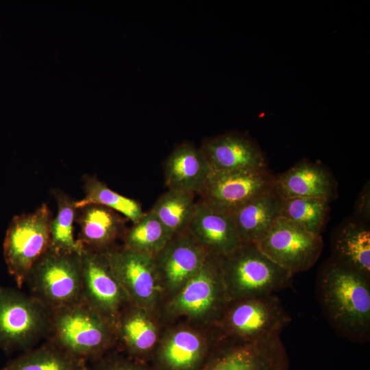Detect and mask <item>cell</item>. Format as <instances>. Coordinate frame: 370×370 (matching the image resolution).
<instances>
[{
    "mask_svg": "<svg viewBox=\"0 0 370 370\" xmlns=\"http://www.w3.org/2000/svg\"><path fill=\"white\" fill-rule=\"evenodd\" d=\"M319 300L328 323L343 338L366 343L370 337V277L331 259L317 279Z\"/></svg>",
    "mask_w": 370,
    "mask_h": 370,
    "instance_id": "1",
    "label": "cell"
},
{
    "mask_svg": "<svg viewBox=\"0 0 370 370\" xmlns=\"http://www.w3.org/2000/svg\"><path fill=\"white\" fill-rule=\"evenodd\" d=\"M47 339L91 362L106 355L117 341L115 327L83 300L51 310Z\"/></svg>",
    "mask_w": 370,
    "mask_h": 370,
    "instance_id": "2",
    "label": "cell"
},
{
    "mask_svg": "<svg viewBox=\"0 0 370 370\" xmlns=\"http://www.w3.org/2000/svg\"><path fill=\"white\" fill-rule=\"evenodd\" d=\"M228 302L275 294L291 285L293 275L265 256L255 243H241L220 257Z\"/></svg>",
    "mask_w": 370,
    "mask_h": 370,
    "instance_id": "3",
    "label": "cell"
},
{
    "mask_svg": "<svg viewBox=\"0 0 370 370\" xmlns=\"http://www.w3.org/2000/svg\"><path fill=\"white\" fill-rule=\"evenodd\" d=\"M51 309L34 296L0 286V349L6 354L32 349L47 338Z\"/></svg>",
    "mask_w": 370,
    "mask_h": 370,
    "instance_id": "4",
    "label": "cell"
},
{
    "mask_svg": "<svg viewBox=\"0 0 370 370\" xmlns=\"http://www.w3.org/2000/svg\"><path fill=\"white\" fill-rule=\"evenodd\" d=\"M25 284L49 309L82 301V254L49 249L32 268Z\"/></svg>",
    "mask_w": 370,
    "mask_h": 370,
    "instance_id": "5",
    "label": "cell"
},
{
    "mask_svg": "<svg viewBox=\"0 0 370 370\" xmlns=\"http://www.w3.org/2000/svg\"><path fill=\"white\" fill-rule=\"evenodd\" d=\"M51 221L49 208L43 204L33 212L14 216L9 223L3 254L8 271L19 289L49 248Z\"/></svg>",
    "mask_w": 370,
    "mask_h": 370,
    "instance_id": "6",
    "label": "cell"
},
{
    "mask_svg": "<svg viewBox=\"0 0 370 370\" xmlns=\"http://www.w3.org/2000/svg\"><path fill=\"white\" fill-rule=\"evenodd\" d=\"M228 303L220 257L208 254L198 272L171 297L166 313L216 325Z\"/></svg>",
    "mask_w": 370,
    "mask_h": 370,
    "instance_id": "7",
    "label": "cell"
},
{
    "mask_svg": "<svg viewBox=\"0 0 370 370\" xmlns=\"http://www.w3.org/2000/svg\"><path fill=\"white\" fill-rule=\"evenodd\" d=\"M291 317L275 294L229 302L215 325L222 338L251 341L280 334Z\"/></svg>",
    "mask_w": 370,
    "mask_h": 370,
    "instance_id": "8",
    "label": "cell"
},
{
    "mask_svg": "<svg viewBox=\"0 0 370 370\" xmlns=\"http://www.w3.org/2000/svg\"><path fill=\"white\" fill-rule=\"evenodd\" d=\"M199 370H289L280 334L251 341L221 338Z\"/></svg>",
    "mask_w": 370,
    "mask_h": 370,
    "instance_id": "9",
    "label": "cell"
},
{
    "mask_svg": "<svg viewBox=\"0 0 370 370\" xmlns=\"http://www.w3.org/2000/svg\"><path fill=\"white\" fill-rule=\"evenodd\" d=\"M255 244L265 256L293 275L311 268L323 248L321 235L282 217Z\"/></svg>",
    "mask_w": 370,
    "mask_h": 370,
    "instance_id": "10",
    "label": "cell"
},
{
    "mask_svg": "<svg viewBox=\"0 0 370 370\" xmlns=\"http://www.w3.org/2000/svg\"><path fill=\"white\" fill-rule=\"evenodd\" d=\"M103 253L129 304L152 311L162 292L154 257L123 245Z\"/></svg>",
    "mask_w": 370,
    "mask_h": 370,
    "instance_id": "11",
    "label": "cell"
},
{
    "mask_svg": "<svg viewBox=\"0 0 370 370\" xmlns=\"http://www.w3.org/2000/svg\"><path fill=\"white\" fill-rule=\"evenodd\" d=\"M274 176L267 168L212 173L198 194L201 201L232 213L251 199L273 190Z\"/></svg>",
    "mask_w": 370,
    "mask_h": 370,
    "instance_id": "12",
    "label": "cell"
},
{
    "mask_svg": "<svg viewBox=\"0 0 370 370\" xmlns=\"http://www.w3.org/2000/svg\"><path fill=\"white\" fill-rule=\"evenodd\" d=\"M82 266V300L115 327L121 310L129 302L105 254L84 249Z\"/></svg>",
    "mask_w": 370,
    "mask_h": 370,
    "instance_id": "13",
    "label": "cell"
},
{
    "mask_svg": "<svg viewBox=\"0 0 370 370\" xmlns=\"http://www.w3.org/2000/svg\"><path fill=\"white\" fill-rule=\"evenodd\" d=\"M208 255L188 229L172 236L154 256L162 291L175 295L198 272Z\"/></svg>",
    "mask_w": 370,
    "mask_h": 370,
    "instance_id": "14",
    "label": "cell"
},
{
    "mask_svg": "<svg viewBox=\"0 0 370 370\" xmlns=\"http://www.w3.org/2000/svg\"><path fill=\"white\" fill-rule=\"evenodd\" d=\"M200 150L212 173L256 170L267 168L262 151L248 136L229 132L203 140Z\"/></svg>",
    "mask_w": 370,
    "mask_h": 370,
    "instance_id": "15",
    "label": "cell"
},
{
    "mask_svg": "<svg viewBox=\"0 0 370 370\" xmlns=\"http://www.w3.org/2000/svg\"><path fill=\"white\" fill-rule=\"evenodd\" d=\"M220 338L208 340L189 328L170 332L155 349L153 370H199Z\"/></svg>",
    "mask_w": 370,
    "mask_h": 370,
    "instance_id": "16",
    "label": "cell"
},
{
    "mask_svg": "<svg viewBox=\"0 0 370 370\" xmlns=\"http://www.w3.org/2000/svg\"><path fill=\"white\" fill-rule=\"evenodd\" d=\"M188 230L208 254L216 257L229 255L241 244L232 214L201 200L197 202Z\"/></svg>",
    "mask_w": 370,
    "mask_h": 370,
    "instance_id": "17",
    "label": "cell"
},
{
    "mask_svg": "<svg viewBox=\"0 0 370 370\" xmlns=\"http://www.w3.org/2000/svg\"><path fill=\"white\" fill-rule=\"evenodd\" d=\"M273 190L282 199L308 197L330 201L337 195V183L323 164L306 160L274 176Z\"/></svg>",
    "mask_w": 370,
    "mask_h": 370,
    "instance_id": "18",
    "label": "cell"
},
{
    "mask_svg": "<svg viewBox=\"0 0 370 370\" xmlns=\"http://www.w3.org/2000/svg\"><path fill=\"white\" fill-rule=\"evenodd\" d=\"M164 177L168 189L199 194L212 173L199 148L184 142L175 147L164 162Z\"/></svg>",
    "mask_w": 370,
    "mask_h": 370,
    "instance_id": "19",
    "label": "cell"
},
{
    "mask_svg": "<svg viewBox=\"0 0 370 370\" xmlns=\"http://www.w3.org/2000/svg\"><path fill=\"white\" fill-rule=\"evenodd\" d=\"M77 242L84 249L104 252L114 246L126 231L125 217L107 207L88 205L81 208Z\"/></svg>",
    "mask_w": 370,
    "mask_h": 370,
    "instance_id": "20",
    "label": "cell"
},
{
    "mask_svg": "<svg viewBox=\"0 0 370 370\" xmlns=\"http://www.w3.org/2000/svg\"><path fill=\"white\" fill-rule=\"evenodd\" d=\"M115 330L116 340L120 339L129 357L145 363L158 342V330L147 312L127 304L118 317Z\"/></svg>",
    "mask_w": 370,
    "mask_h": 370,
    "instance_id": "21",
    "label": "cell"
},
{
    "mask_svg": "<svg viewBox=\"0 0 370 370\" xmlns=\"http://www.w3.org/2000/svg\"><path fill=\"white\" fill-rule=\"evenodd\" d=\"M282 199L274 192L264 193L231 214L241 243H256L280 217Z\"/></svg>",
    "mask_w": 370,
    "mask_h": 370,
    "instance_id": "22",
    "label": "cell"
},
{
    "mask_svg": "<svg viewBox=\"0 0 370 370\" xmlns=\"http://www.w3.org/2000/svg\"><path fill=\"white\" fill-rule=\"evenodd\" d=\"M332 260L370 277V231L367 224L349 222L332 240Z\"/></svg>",
    "mask_w": 370,
    "mask_h": 370,
    "instance_id": "23",
    "label": "cell"
},
{
    "mask_svg": "<svg viewBox=\"0 0 370 370\" xmlns=\"http://www.w3.org/2000/svg\"><path fill=\"white\" fill-rule=\"evenodd\" d=\"M0 370H90V367L86 360L47 341L9 360Z\"/></svg>",
    "mask_w": 370,
    "mask_h": 370,
    "instance_id": "24",
    "label": "cell"
},
{
    "mask_svg": "<svg viewBox=\"0 0 370 370\" xmlns=\"http://www.w3.org/2000/svg\"><path fill=\"white\" fill-rule=\"evenodd\" d=\"M195 195L168 189L158 198L151 210L173 236L188 229L197 208Z\"/></svg>",
    "mask_w": 370,
    "mask_h": 370,
    "instance_id": "25",
    "label": "cell"
},
{
    "mask_svg": "<svg viewBox=\"0 0 370 370\" xmlns=\"http://www.w3.org/2000/svg\"><path fill=\"white\" fill-rule=\"evenodd\" d=\"M84 191V197L75 201L76 209L88 205L105 206L119 213L133 223L137 222L145 213L139 202L117 193L96 177H88L86 179Z\"/></svg>",
    "mask_w": 370,
    "mask_h": 370,
    "instance_id": "26",
    "label": "cell"
},
{
    "mask_svg": "<svg viewBox=\"0 0 370 370\" xmlns=\"http://www.w3.org/2000/svg\"><path fill=\"white\" fill-rule=\"evenodd\" d=\"M172 236L150 210L126 230L123 237V246L154 257Z\"/></svg>",
    "mask_w": 370,
    "mask_h": 370,
    "instance_id": "27",
    "label": "cell"
},
{
    "mask_svg": "<svg viewBox=\"0 0 370 370\" xmlns=\"http://www.w3.org/2000/svg\"><path fill=\"white\" fill-rule=\"evenodd\" d=\"M330 201L319 198L282 199L280 217L317 235H321L329 218Z\"/></svg>",
    "mask_w": 370,
    "mask_h": 370,
    "instance_id": "28",
    "label": "cell"
},
{
    "mask_svg": "<svg viewBox=\"0 0 370 370\" xmlns=\"http://www.w3.org/2000/svg\"><path fill=\"white\" fill-rule=\"evenodd\" d=\"M58 213L50 224V249L82 254V246L75 240L73 223L75 214V201L65 195H58Z\"/></svg>",
    "mask_w": 370,
    "mask_h": 370,
    "instance_id": "29",
    "label": "cell"
},
{
    "mask_svg": "<svg viewBox=\"0 0 370 370\" xmlns=\"http://www.w3.org/2000/svg\"><path fill=\"white\" fill-rule=\"evenodd\" d=\"M92 362L90 370H153L145 362L118 354H106Z\"/></svg>",
    "mask_w": 370,
    "mask_h": 370,
    "instance_id": "30",
    "label": "cell"
},
{
    "mask_svg": "<svg viewBox=\"0 0 370 370\" xmlns=\"http://www.w3.org/2000/svg\"><path fill=\"white\" fill-rule=\"evenodd\" d=\"M357 214L362 219H369V184H366L360 194L356 203Z\"/></svg>",
    "mask_w": 370,
    "mask_h": 370,
    "instance_id": "31",
    "label": "cell"
}]
</instances>
